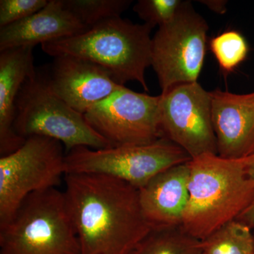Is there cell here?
I'll return each instance as SVG.
<instances>
[{
  "label": "cell",
  "mask_w": 254,
  "mask_h": 254,
  "mask_svg": "<svg viewBox=\"0 0 254 254\" xmlns=\"http://www.w3.org/2000/svg\"><path fill=\"white\" fill-rule=\"evenodd\" d=\"M210 48L222 71L230 73L245 60L248 45L243 36L235 31L225 32L210 41Z\"/></svg>",
  "instance_id": "d6986e66"
},
{
  "label": "cell",
  "mask_w": 254,
  "mask_h": 254,
  "mask_svg": "<svg viewBox=\"0 0 254 254\" xmlns=\"http://www.w3.org/2000/svg\"><path fill=\"white\" fill-rule=\"evenodd\" d=\"M65 156L61 142L32 136L0 158V228L11 221L28 195L57 188L66 175Z\"/></svg>",
  "instance_id": "52a82bcc"
},
{
  "label": "cell",
  "mask_w": 254,
  "mask_h": 254,
  "mask_svg": "<svg viewBox=\"0 0 254 254\" xmlns=\"http://www.w3.org/2000/svg\"><path fill=\"white\" fill-rule=\"evenodd\" d=\"M189 180L188 162L162 172L138 190L142 210L152 229L181 226L190 195Z\"/></svg>",
  "instance_id": "5bb4252c"
},
{
  "label": "cell",
  "mask_w": 254,
  "mask_h": 254,
  "mask_svg": "<svg viewBox=\"0 0 254 254\" xmlns=\"http://www.w3.org/2000/svg\"><path fill=\"white\" fill-rule=\"evenodd\" d=\"M43 76L57 96L83 115L125 86L97 64L71 55L55 57Z\"/></svg>",
  "instance_id": "8fae6325"
},
{
  "label": "cell",
  "mask_w": 254,
  "mask_h": 254,
  "mask_svg": "<svg viewBox=\"0 0 254 254\" xmlns=\"http://www.w3.org/2000/svg\"><path fill=\"white\" fill-rule=\"evenodd\" d=\"M65 7L91 28L107 19L121 17L131 0H63Z\"/></svg>",
  "instance_id": "ac0fdd59"
},
{
  "label": "cell",
  "mask_w": 254,
  "mask_h": 254,
  "mask_svg": "<svg viewBox=\"0 0 254 254\" xmlns=\"http://www.w3.org/2000/svg\"><path fill=\"white\" fill-rule=\"evenodd\" d=\"M131 254H202L200 241L181 226L152 229Z\"/></svg>",
  "instance_id": "2e32d148"
},
{
  "label": "cell",
  "mask_w": 254,
  "mask_h": 254,
  "mask_svg": "<svg viewBox=\"0 0 254 254\" xmlns=\"http://www.w3.org/2000/svg\"><path fill=\"white\" fill-rule=\"evenodd\" d=\"M247 173L251 180L254 182V154L250 157V160L247 165Z\"/></svg>",
  "instance_id": "cb8c5ba5"
},
{
  "label": "cell",
  "mask_w": 254,
  "mask_h": 254,
  "mask_svg": "<svg viewBox=\"0 0 254 254\" xmlns=\"http://www.w3.org/2000/svg\"><path fill=\"white\" fill-rule=\"evenodd\" d=\"M64 191L82 254H131L150 231L139 190L102 175L66 174Z\"/></svg>",
  "instance_id": "6da1fadb"
},
{
  "label": "cell",
  "mask_w": 254,
  "mask_h": 254,
  "mask_svg": "<svg viewBox=\"0 0 254 254\" xmlns=\"http://www.w3.org/2000/svg\"><path fill=\"white\" fill-rule=\"evenodd\" d=\"M33 48L21 47L0 52V155L16 151L26 138L14 130L16 103L23 83L36 72Z\"/></svg>",
  "instance_id": "9a60e30c"
},
{
  "label": "cell",
  "mask_w": 254,
  "mask_h": 254,
  "mask_svg": "<svg viewBox=\"0 0 254 254\" xmlns=\"http://www.w3.org/2000/svg\"><path fill=\"white\" fill-rule=\"evenodd\" d=\"M208 23L185 1L176 16L152 38L151 66L162 93L199 76L206 49Z\"/></svg>",
  "instance_id": "ba28073f"
},
{
  "label": "cell",
  "mask_w": 254,
  "mask_h": 254,
  "mask_svg": "<svg viewBox=\"0 0 254 254\" xmlns=\"http://www.w3.org/2000/svg\"><path fill=\"white\" fill-rule=\"evenodd\" d=\"M253 234H254V227L253 228Z\"/></svg>",
  "instance_id": "d4e9b609"
},
{
  "label": "cell",
  "mask_w": 254,
  "mask_h": 254,
  "mask_svg": "<svg viewBox=\"0 0 254 254\" xmlns=\"http://www.w3.org/2000/svg\"><path fill=\"white\" fill-rule=\"evenodd\" d=\"M182 0H138L133 10L152 28L171 21L181 9Z\"/></svg>",
  "instance_id": "ffe728a7"
},
{
  "label": "cell",
  "mask_w": 254,
  "mask_h": 254,
  "mask_svg": "<svg viewBox=\"0 0 254 254\" xmlns=\"http://www.w3.org/2000/svg\"><path fill=\"white\" fill-rule=\"evenodd\" d=\"M88 29L65 7L63 0H49L43 9L29 17L0 28V52L21 47L34 48Z\"/></svg>",
  "instance_id": "4fadbf2b"
},
{
  "label": "cell",
  "mask_w": 254,
  "mask_h": 254,
  "mask_svg": "<svg viewBox=\"0 0 254 254\" xmlns=\"http://www.w3.org/2000/svg\"><path fill=\"white\" fill-rule=\"evenodd\" d=\"M160 95L163 138L191 159L207 153L218 155L210 92L195 82L179 85Z\"/></svg>",
  "instance_id": "30bf717a"
},
{
  "label": "cell",
  "mask_w": 254,
  "mask_h": 254,
  "mask_svg": "<svg viewBox=\"0 0 254 254\" xmlns=\"http://www.w3.org/2000/svg\"><path fill=\"white\" fill-rule=\"evenodd\" d=\"M239 222L253 229L254 227V201L236 219Z\"/></svg>",
  "instance_id": "603a6c76"
},
{
  "label": "cell",
  "mask_w": 254,
  "mask_h": 254,
  "mask_svg": "<svg viewBox=\"0 0 254 254\" xmlns=\"http://www.w3.org/2000/svg\"><path fill=\"white\" fill-rule=\"evenodd\" d=\"M212 122L219 156L248 158L254 154V91L236 94L210 92Z\"/></svg>",
  "instance_id": "7c38bea8"
},
{
  "label": "cell",
  "mask_w": 254,
  "mask_h": 254,
  "mask_svg": "<svg viewBox=\"0 0 254 254\" xmlns=\"http://www.w3.org/2000/svg\"><path fill=\"white\" fill-rule=\"evenodd\" d=\"M153 28L122 17L102 21L76 36L45 43L50 56L71 55L97 64L120 84L135 81L148 91L145 70L151 66Z\"/></svg>",
  "instance_id": "3957f363"
},
{
  "label": "cell",
  "mask_w": 254,
  "mask_h": 254,
  "mask_svg": "<svg viewBox=\"0 0 254 254\" xmlns=\"http://www.w3.org/2000/svg\"><path fill=\"white\" fill-rule=\"evenodd\" d=\"M202 254H254L253 229L234 220L200 241Z\"/></svg>",
  "instance_id": "e0dca14e"
},
{
  "label": "cell",
  "mask_w": 254,
  "mask_h": 254,
  "mask_svg": "<svg viewBox=\"0 0 254 254\" xmlns=\"http://www.w3.org/2000/svg\"><path fill=\"white\" fill-rule=\"evenodd\" d=\"M0 254H82L64 192H36L0 228Z\"/></svg>",
  "instance_id": "277c9868"
},
{
  "label": "cell",
  "mask_w": 254,
  "mask_h": 254,
  "mask_svg": "<svg viewBox=\"0 0 254 254\" xmlns=\"http://www.w3.org/2000/svg\"><path fill=\"white\" fill-rule=\"evenodd\" d=\"M14 127L16 133L24 138L41 136L58 140L67 152L79 146L93 149L112 147L83 114L50 90L44 76L37 71L26 79L18 93Z\"/></svg>",
  "instance_id": "5b68a950"
},
{
  "label": "cell",
  "mask_w": 254,
  "mask_h": 254,
  "mask_svg": "<svg viewBox=\"0 0 254 254\" xmlns=\"http://www.w3.org/2000/svg\"><path fill=\"white\" fill-rule=\"evenodd\" d=\"M49 1V0H48ZM48 0H1L0 28L31 16L48 4Z\"/></svg>",
  "instance_id": "44dd1931"
},
{
  "label": "cell",
  "mask_w": 254,
  "mask_h": 254,
  "mask_svg": "<svg viewBox=\"0 0 254 254\" xmlns=\"http://www.w3.org/2000/svg\"><path fill=\"white\" fill-rule=\"evenodd\" d=\"M250 157L226 159L207 153L189 162L190 195L182 227L190 236L204 240L253 203L254 182L247 173Z\"/></svg>",
  "instance_id": "7a4b0ae2"
},
{
  "label": "cell",
  "mask_w": 254,
  "mask_h": 254,
  "mask_svg": "<svg viewBox=\"0 0 254 254\" xmlns=\"http://www.w3.org/2000/svg\"><path fill=\"white\" fill-rule=\"evenodd\" d=\"M209 9L219 14H224L227 11V1L225 0H203L199 1Z\"/></svg>",
  "instance_id": "7402d4cb"
},
{
  "label": "cell",
  "mask_w": 254,
  "mask_h": 254,
  "mask_svg": "<svg viewBox=\"0 0 254 254\" xmlns=\"http://www.w3.org/2000/svg\"><path fill=\"white\" fill-rule=\"evenodd\" d=\"M190 160L182 148L162 138L145 145L102 149L76 147L65 156V170L66 175L91 174L114 177L141 190L158 174Z\"/></svg>",
  "instance_id": "8992f818"
},
{
  "label": "cell",
  "mask_w": 254,
  "mask_h": 254,
  "mask_svg": "<svg viewBox=\"0 0 254 254\" xmlns=\"http://www.w3.org/2000/svg\"><path fill=\"white\" fill-rule=\"evenodd\" d=\"M160 102V95L137 93L124 86L83 115L112 147L149 144L163 138Z\"/></svg>",
  "instance_id": "9c48e42d"
}]
</instances>
